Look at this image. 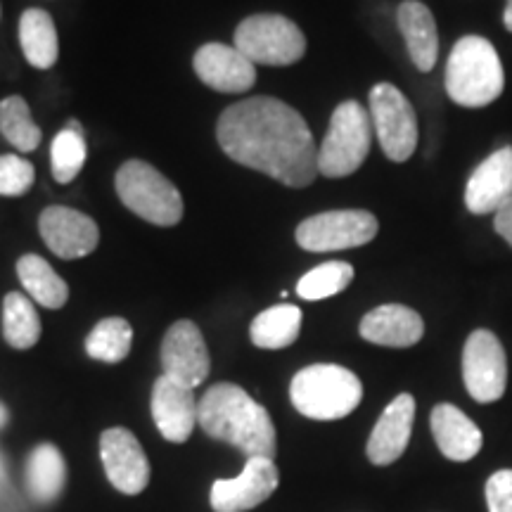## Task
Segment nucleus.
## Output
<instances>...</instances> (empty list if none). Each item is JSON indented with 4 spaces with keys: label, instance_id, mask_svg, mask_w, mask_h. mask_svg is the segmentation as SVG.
<instances>
[{
    "label": "nucleus",
    "instance_id": "nucleus-9",
    "mask_svg": "<svg viewBox=\"0 0 512 512\" xmlns=\"http://www.w3.org/2000/svg\"><path fill=\"white\" fill-rule=\"evenodd\" d=\"M380 223L366 209H335L311 216L297 226V245L306 252H342L375 240Z\"/></svg>",
    "mask_w": 512,
    "mask_h": 512
},
{
    "label": "nucleus",
    "instance_id": "nucleus-26",
    "mask_svg": "<svg viewBox=\"0 0 512 512\" xmlns=\"http://www.w3.org/2000/svg\"><path fill=\"white\" fill-rule=\"evenodd\" d=\"M3 337L12 349H31L41 339V318L27 294L10 292L3 299Z\"/></svg>",
    "mask_w": 512,
    "mask_h": 512
},
{
    "label": "nucleus",
    "instance_id": "nucleus-20",
    "mask_svg": "<svg viewBox=\"0 0 512 512\" xmlns=\"http://www.w3.org/2000/svg\"><path fill=\"white\" fill-rule=\"evenodd\" d=\"M396 24L415 69L432 72L439 60V31L432 10L420 0H403L396 8Z\"/></svg>",
    "mask_w": 512,
    "mask_h": 512
},
{
    "label": "nucleus",
    "instance_id": "nucleus-19",
    "mask_svg": "<svg viewBox=\"0 0 512 512\" xmlns=\"http://www.w3.org/2000/svg\"><path fill=\"white\" fill-rule=\"evenodd\" d=\"M358 332L370 344L406 349L420 342L425 335V323H422L420 313L408 309V306L382 304L363 316Z\"/></svg>",
    "mask_w": 512,
    "mask_h": 512
},
{
    "label": "nucleus",
    "instance_id": "nucleus-22",
    "mask_svg": "<svg viewBox=\"0 0 512 512\" xmlns=\"http://www.w3.org/2000/svg\"><path fill=\"white\" fill-rule=\"evenodd\" d=\"M67 484V463L55 444H38L27 458V491L38 505H50Z\"/></svg>",
    "mask_w": 512,
    "mask_h": 512
},
{
    "label": "nucleus",
    "instance_id": "nucleus-5",
    "mask_svg": "<svg viewBox=\"0 0 512 512\" xmlns=\"http://www.w3.org/2000/svg\"><path fill=\"white\" fill-rule=\"evenodd\" d=\"M373 145V121L368 107L347 100L335 107L330 128L318 147V174L325 178H347L366 162Z\"/></svg>",
    "mask_w": 512,
    "mask_h": 512
},
{
    "label": "nucleus",
    "instance_id": "nucleus-13",
    "mask_svg": "<svg viewBox=\"0 0 512 512\" xmlns=\"http://www.w3.org/2000/svg\"><path fill=\"white\" fill-rule=\"evenodd\" d=\"M164 375L195 389L209 377L211 358L200 328L192 320H176L162 342Z\"/></svg>",
    "mask_w": 512,
    "mask_h": 512
},
{
    "label": "nucleus",
    "instance_id": "nucleus-7",
    "mask_svg": "<svg viewBox=\"0 0 512 512\" xmlns=\"http://www.w3.org/2000/svg\"><path fill=\"white\" fill-rule=\"evenodd\" d=\"M235 48L254 64L290 67L306 55V36L283 15H252L235 29Z\"/></svg>",
    "mask_w": 512,
    "mask_h": 512
},
{
    "label": "nucleus",
    "instance_id": "nucleus-4",
    "mask_svg": "<svg viewBox=\"0 0 512 512\" xmlns=\"http://www.w3.org/2000/svg\"><path fill=\"white\" fill-rule=\"evenodd\" d=\"M292 406L311 420H342L358 408L363 384L349 368L316 363L302 368L290 384Z\"/></svg>",
    "mask_w": 512,
    "mask_h": 512
},
{
    "label": "nucleus",
    "instance_id": "nucleus-10",
    "mask_svg": "<svg viewBox=\"0 0 512 512\" xmlns=\"http://www.w3.org/2000/svg\"><path fill=\"white\" fill-rule=\"evenodd\" d=\"M463 380L470 396L479 403H494L505 394L508 361L505 349L491 330H475L463 349Z\"/></svg>",
    "mask_w": 512,
    "mask_h": 512
},
{
    "label": "nucleus",
    "instance_id": "nucleus-8",
    "mask_svg": "<svg viewBox=\"0 0 512 512\" xmlns=\"http://www.w3.org/2000/svg\"><path fill=\"white\" fill-rule=\"evenodd\" d=\"M368 112L373 131L389 162H408L418 147V114L394 83H377L370 91Z\"/></svg>",
    "mask_w": 512,
    "mask_h": 512
},
{
    "label": "nucleus",
    "instance_id": "nucleus-28",
    "mask_svg": "<svg viewBox=\"0 0 512 512\" xmlns=\"http://www.w3.org/2000/svg\"><path fill=\"white\" fill-rule=\"evenodd\" d=\"M133 328L126 318H102L86 337V354L102 363H119L131 354Z\"/></svg>",
    "mask_w": 512,
    "mask_h": 512
},
{
    "label": "nucleus",
    "instance_id": "nucleus-1",
    "mask_svg": "<svg viewBox=\"0 0 512 512\" xmlns=\"http://www.w3.org/2000/svg\"><path fill=\"white\" fill-rule=\"evenodd\" d=\"M216 138L233 162L287 188H309L316 181V140L302 114L283 100L256 95L235 102L219 117Z\"/></svg>",
    "mask_w": 512,
    "mask_h": 512
},
{
    "label": "nucleus",
    "instance_id": "nucleus-6",
    "mask_svg": "<svg viewBox=\"0 0 512 512\" xmlns=\"http://www.w3.org/2000/svg\"><path fill=\"white\" fill-rule=\"evenodd\" d=\"M114 185L121 204L147 223L171 228L183 219L185 204L181 192L152 164L140 159L121 164Z\"/></svg>",
    "mask_w": 512,
    "mask_h": 512
},
{
    "label": "nucleus",
    "instance_id": "nucleus-35",
    "mask_svg": "<svg viewBox=\"0 0 512 512\" xmlns=\"http://www.w3.org/2000/svg\"><path fill=\"white\" fill-rule=\"evenodd\" d=\"M8 420H10V413H8V408H5L3 403H0V430H3V427L8 425Z\"/></svg>",
    "mask_w": 512,
    "mask_h": 512
},
{
    "label": "nucleus",
    "instance_id": "nucleus-29",
    "mask_svg": "<svg viewBox=\"0 0 512 512\" xmlns=\"http://www.w3.org/2000/svg\"><path fill=\"white\" fill-rule=\"evenodd\" d=\"M0 133L19 152H34L43 140L41 128L31 119L27 100L19 95H10L0 102Z\"/></svg>",
    "mask_w": 512,
    "mask_h": 512
},
{
    "label": "nucleus",
    "instance_id": "nucleus-21",
    "mask_svg": "<svg viewBox=\"0 0 512 512\" xmlns=\"http://www.w3.org/2000/svg\"><path fill=\"white\" fill-rule=\"evenodd\" d=\"M434 441L448 460L465 463L482 451V430L453 403H439L430 415Z\"/></svg>",
    "mask_w": 512,
    "mask_h": 512
},
{
    "label": "nucleus",
    "instance_id": "nucleus-23",
    "mask_svg": "<svg viewBox=\"0 0 512 512\" xmlns=\"http://www.w3.org/2000/svg\"><path fill=\"white\" fill-rule=\"evenodd\" d=\"M19 46L24 60L34 69L55 67L60 57V41L53 17L41 8H29L19 17Z\"/></svg>",
    "mask_w": 512,
    "mask_h": 512
},
{
    "label": "nucleus",
    "instance_id": "nucleus-32",
    "mask_svg": "<svg viewBox=\"0 0 512 512\" xmlns=\"http://www.w3.org/2000/svg\"><path fill=\"white\" fill-rule=\"evenodd\" d=\"M489 512H512V470H498L486 482Z\"/></svg>",
    "mask_w": 512,
    "mask_h": 512
},
{
    "label": "nucleus",
    "instance_id": "nucleus-15",
    "mask_svg": "<svg viewBox=\"0 0 512 512\" xmlns=\"http://www.w3.org/2000/svg\"><path fill=\"white\" fill-rule=\"evenodd\" d=\"M195 389L176 382L174 377H157L152 387L150 413L155 420L159 434L171 444H183L190 439L200 415V403L195 401Z\"/></svg>",
    "mask_w": 512,
    "mask_h": 512
},
{
    "label": "nucleus",
    "instance_id": "nucleus-18",
    "mask_svg": "<svg viewBox=\"0 0 512 512\" xmlns=\"http://www.w3.org/2000/svg\"><path fill=\"white\" fill-rule=\"evenodd\" d=\"M415 420V399L411 394H399L384 408L368 439V460L373 465H392L406 453Z\"/></svg>",
    "mask_w": 512,
    "mask_h": 512
},
{
    "label": "nucleus",
    "instance_id": "nucleus-30",
    "mask_svg": "<svg viewBox=\"0 0 512 512\" xmlns=\"http://www.w3.org/2000/svg\"><path fill=\"white\" fill-rule=\"evenodd\" d=\"M351 280H354V266L347 261H328L299 280L297 294L306 302H320V299H330L347 290Z\"/></svg>",
    "mask_w": 512,
    "mask_h": 512
},
{
    "label": "nucleus",
    "instance_id": "nucleus-2",
    "mask_svg": "<svg viewBox=\"0 0 512 512\" xmlns=\"http://www.w3.org/2000/svg\"><path fill=\"white\" fill-rule=\"evenodd\" d=\"M197 422L211 439L240 448L247 458H275L278 439L271 415L233 382H219L204 392Z\"/></svg>",
    "mask_w": 512,
    "mask_h": 512
},
{
    "label": "nucleus",
    "instance_id": "nucleus-24",
    "mask_svg": "<svg viewBox=\"0 0 512 512\" xmlns=\"http://www.w3.org/2000/svg\"><path fill=\"white\" fill-rule=\"evenodd\" d=\"M302 332V309L294 304H275L252 320L249 337L259 349L278 351L297 342Z\"/></svg>",
    "mask_w": 512,
    "mask_h": 512
},
{
    "label": "nucleus",
    "instance_id": "nucleus-33",
    "mask_svg": "<svg viewBox=\"0 0 512 512\" xmlns=\"http://www.w3.org/2000/svg\"><path fill=\"white\" fill-rule=\"evenodd\" d=\"M494 228L501 238L512 247V200L505 202L494 214Z\"/></svg>",
    "mask_w": 512,
    "mask_h": 512
},
{
    "label": "nucleus",
    "instance_id": "nucleus-31",
    "mask_svg": "<svg viewBox=\"0 0 512 512\" xmlns=\"http://www.w3.org/2000/svg\"><path fill=\"white\" fill-rule=\"evenodd\" d=\"M36 171L34 164L19 155L0 157V195L3 197H22L27 195L34 185Z\"/></svg>",
    "mask_w": 512,
    "mask_h": 512
},
{
    "label": "nucleus",
    "instance_id": "nucleus-3",
    "mask_svg": "<svg viewBox=\"0 0 512 512\" xmlns=\"http://www.w3.org/2000/svg\"><path fill=\"white\" fill-rule=\"evenodd\" d=\"M446 95L465 110H482L501 98L503 62L484 36H463L446 60Z\"/></svg>",
    "mask_w": 512,
    "mask_h": 512
},
{
    "label": "nucleus",
    "instance_id": "nucleus-27",
    "mask_svg": "<svg viewBox=\"0 0 512 512\" xmlns=\"http://www.w3.org/2000/svg\"><path fill=\"white\" fill-rule=\"evenodd\" d=\"M86 131L79 121H67V126L53 138L50 145V164H53V178L57 183H72L81 174L86 164Z\"/></svg>",
    "mask_w": 512,
    "mask_h": 512
},
{
    "label": "nucleus",
    "instance_id": "nucleus-14",
    "mask_svg": "<svg viewBox=\"0 0 512 512\" xmlns=\"http://www.w3.org/2000/svg\"><path fill=\"white\" fill-rule=\"evenodd\" d=\"M38 230L50 252L60 259H81L95 252L100 242V228L91 216L72 207H48L38 219Z\"/></svg>",
    "mask_w": 512,
    "mask_h": 512
},
{
    "label": "nucleus",
    "instance_id": "nucleus-17",
    "mask_svg": "<svg viewBox=\"0 0 512 512\" xmlns=\"http://www.w3.org/2000/svg\"><path fill=\"white\" fill-rule=\"evenodd\" d=\"M512 200V147H501L472 171L465 185V207L470 214H496Z\"/></svg>",
    "mask_w": 512,
    "mask_h": 512
},
{
    "label": "nucleus",
    "instance_id": "nucleus-16",
    "mask_svg": "<svg viewBox=\"0 0 512 512\" xmlns=\"http://www.w3.org/2000/svg\"><path fill=\"white\" fill-rule=\"evenodd\" d=\"M197 79L219 93H245L256 81V64L235 46L207 43L192 60Z\"/></svg>",
    "mask_w": 512,
    "mask_h": 512
},
{
    "label": "nucleus",
    "instance_id": "nucleus-12",
    "mask_svg": "<svg viewBox=\"0 0 512 512\" xmlns=\"http://www.w3.org/2000/svg\"><path fill=\"white\" fill-rule=\"evenodd\" d=\"M100 458L107 479L121 494L138 496L150 484V463L143 446L126 427H112L100 434Z\"/></svg>",
    "mask_w": 512,
    "mask_h": 512
},
{
    "label": "nucleus",
    "instance_id": "nucleus-11",
    "mask_svg": "<svg viewBox=\"0 0 512 512\" xmlns=\"http://www.w3.org/2000/svg\"><path fill=\"white\" fill-rule=\"evenodd\" d=\"M280 475L271 458H247L240 477L216 479L209 503L214 512H247L261 505L278 489Z\"/></svg>",
    "mask_w": 512,
    "mask_h": 512
},
{
    "label": "nucleus",
    "instance_id": "nucleus-36",
    "mask_svg": "<svg viewBox=\"0 0 512 512\" xmlns=\"http://www.w3.org/2000/svg\"><path fill=\"white\" fill-rule=\"evenodd\" d=\"M3 477H5V463L3 458H0V482H3Z\"/></svg>",
    "mask_w": 512,
    "mask_h": 512
},
{
    "label": "nucleus",
    "instance_id": "nucleus-34",
    "mask_svg": "<svg viewBox=\"0 0 512 512\" xmlns=\"http://www.w3.org/2000/svg\"><path fill=\"white\" fill-rule=\"evenodd\" d=\"M503 24H505V29H508V31H512V0H505Z\"/></svg>",
    "mask_w": 512,
    "mask_h": 512
},
{
    "label": "nucleus",
    "instance_id": "nucleus-25",
    "mask_svg": "<svg viewBox=\"0 0 512 512\" xmlns=\"http://www.w3.org/2000/svg\"><path fill=\"white\" fill-rule=\"evenodd\" d=\"M17 278L31 297V302L46 309H62L69 299V287L43 256L24 254L17 261Z\"/></svg>",
    "mask_w": 512,
    "mask_h": 512
}]
</instances>
